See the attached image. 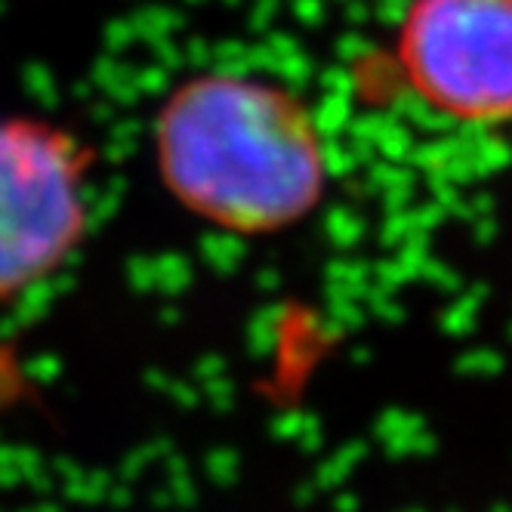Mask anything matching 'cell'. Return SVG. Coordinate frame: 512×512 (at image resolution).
<instances>
[{"mask_svg": "<svg viewBox=\"0 0 512 512\" xmlns=\"http://www.w3.org/2000/svg\"><path fill=\"white\" fill-rule=\"evenodd\" d=\"M167 198L232 238L303 226L334 182L331 139L312 102L256 71L207 68L173 84L149 127Z\"/></svg>", "mask_w": 512, "mask_h": 512, "instance_id": "1", "label": "cell"}, {"mask_svg": "<svg viewBox=\"0 0 512 512\" xmlns=\"http://www.w3.org/2000/svg\"><path fill=\"white\" fill-rule=\"evenodd\" d=\"M96 152L41 115H0V309L53 281L87 241Z\"/></svg>", "mask_w": 512, "mask_h": 512, "instance_id": "2", "label": "cell"}, {"mask_svg": "<svg viewBox=\"0 0 512 512\" xmlns=\"http://www.w3.org/2000/svg\"><path fill=\"white\" fill-rule=\"evenodd\" d=\"M392 68L429 115L463 127L512 121V0H408Z\"/></svg>", "mask_w": 512, "mask_h": 512, "instance_id": "3", "label": "cell"}]
</instances>
